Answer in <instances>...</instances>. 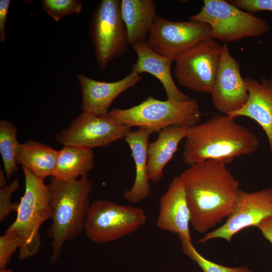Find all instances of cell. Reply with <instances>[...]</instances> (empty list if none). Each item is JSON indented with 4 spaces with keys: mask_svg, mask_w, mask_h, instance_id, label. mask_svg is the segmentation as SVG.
<instances>
[{
    "mask_svg": "<svg viewBox=\"0 0 272 272\" xmlns=\"http://www.w3.org/2000/svg\"><path fill=\"white\" fill-rule=\"evenodd\" d=\"M225 162L208 160L191 165L179 176L194 230L205 233L228 218L235 208L239 182Z\"/></svg>",
    "mask_w": 272,
    "mask_h": 272,
    "instance_id": "1",
    "label": "cell"
},
{
    "mask_svg": "<svg viewBox=\"0 0 272 272\" xmlns=\"http://www.w3.org/2000/svg\"><path fill=\"white\" fill-rule=\"evenodd\" d=\"M235 119L227 114H218L190 126L183 147V162L190 166L215 160L228 164L237 157L255 152L258 139Z\"/></svg>",
    "mask_w": 272,
    "mask_h": 272,
    "instance_id": "2",
    "label": "cell"
},
{
    "mask_svg": "<svg viewBox=\"0 0 272 272\" xmlns=\"http://www.w3.org/2000/svg\"><path fill=\"white\" fill-rule=\"evenodd\" d=\"M47 186L52 213L48 235L52 239L50 263H53L59 258L63 244L84 230L93 186L87 176L70 181L53 177Z\"/></svg>",
    "mask_w": 272,
    "mask_h": 272,
    "instance_id": "3",
    "label": "cell"
},
{
    "mask_svg": "<svg viewBox=\"0 0 272 272\" xmlns=\"http://www.w3.org/2000/svg\"><path fill=\"white\" fill-rule=\"evenodd\" d=\"M25 177V191L19 202L17 217L6 232L15 234L20 245L18 258L26 259L38 253L41 246L40 227L52 215L50 195L44 180L22 166Z\"/></svg>",
    "mask_w": 272,
    "mask_h": 272,
    "instance_id": "4",
    "label": "cell"
},
{
    "mask_svg": "<svg viewBox=\"0 0 272 272\" xmlns=\"http://www.w3.org/2000/svg\"><path fill=\"white\" fill-rule=\"evenodd\" d=\"M108 115L117 122L146 130L149 134L175 125L193 126L201 117L197 100H160L151 96L138 105L126 109L114 108Z\"/></svg>",
    "mask_w": 272,
    "mask_h": 272,
    "instance_id": "5",
    "label": "cell"
},
{
    "mask_svg": "<svg viewBox=\"0 0 272 272\" xmlns=\"http://www.w3.org/2000/svg\"><path fill=\"white\" fill-rule=\"evenodd\" d=\"M200 11L189 20L208 24L211 37L224 43L247 37H258L269 31L263 18L243 10L229 1L204 0Z\"/></svg>",
    "mask_w": 272,
    "mask_h": 272,
    "instance_id": "6",
    "label": "cell"
},
{
    "mask_svg": "<svg viewBox=\"0 0 272 272\" xmlns=\"http://www.w3.org/2000/svg\"><path fill=\"white\" fill-rule=\"evenodd\" d=\"M147 221L143 209L98 199L90 207L84 231L97 244L113 242L137 231Z\"/></svg>",
    "mask_w": 272,
    "mask_h": 272,
    "instance_id": "7",
    "label": "cell"
},
{
    "mask_svg": "<svg viewBox=\"0 0 272 272\" xmlns=\"http://www.w3.org/2000/svg\"><path fill=\"white\" fill-rule=\"evenodd\" d=\"M120 2L102 0L91 18L90 34L101 70L112 60L125 53L128 49L127 33L121 15Z\"/></svg>",
    "mask_w": 272,
    "mask_h": 272,
    "instance_id": "8",
    "label": "cell"
},
{
    "mask_svg": "<svg viewBox=\"0 0 272 272\" xmlns=\"http://www.w3.org/2000/svg\"><path fill=\"white\" fill-rule=\"evenodd\" d=\"M221 46L212 38L202 40L175 60L178 83L192 91L212 93L218 71Z\"/></svg>",
    "mask_w": 272,
    "mask_h": 272,
    "instance_id": "9",
    "label": "cell"
},
{
    "mask_svg": "<svg viewBox=\"0 0 272 272\" xmlns=\"http://www.w3.org/2000/svg\"><path fill=\"white\" fill-rule=\"evenodd\" d=\"M131 128L114 120L107 114L82 112L72 120L70 125L55 135L63 146L90 150L105 148L118 140L124 139Z\"/></svg>",
    "mask_w": 272,
    "mask_h": 272,
    "instance_id": "10",
    "label": "cell"
},
{
    "mask_svg": "<svg viewBox=\"0 0 272 272\" xmlns=\"http://www.w3.org/2000/svg\"><path fill=\"white\" fill-rule=\"evenodd\" d=\"M210 38L211 29L208 24L170 21L156 15L146 44L156 53L175 61L180 54Z\"/></svg>",
    "mask_w": 272,
    "mask_h": 272,
    "instance_id": "11",
    "label": "cell"
},
{
    "mask_svg": "<svg viewBox=\"0 0 272 272\" xmlns=\"http://www.w3.org/2000/svg\"><path fill=\"white\" fill-rule=\"evenodd\" d=\"M272 217V186L259 191L240 190L233 211L226 222L207 233L198 243L222 238L230 242L236 233L249 227H256L263 220Z\"/></svg>",
    "mask_w": 272,
    "mask_h": 272,
    "instance_id": "12",
    "label": "cell"
},
{
    "mask_svg": "<svg viewBox=\"0 0 272 272\" xmlns=\"http://www.w3.org/2000/svg\"><path fill=\"white\" fill-rule=\"evenodd\" d=\"M211 94L214 107L227 115L241 108L248 98L247 84L241 76L240 64L231 55L227 43L221 46L219 66Z\"/></svg>",
    "mask_w": 272,
    "mask_h": 272,
    "instance_id": "13",
    "label": "cell"
},
{
    "mask_svg": "<svg viewBox=\"0 0 272 272\" xmlns=\"http://www.w3.org/2000/svg\"><path fill=\"white\" fill-rule=\"evenodd\" d=\"M156 226L192 241L189 230L190 211L183 183L179 176L173 177L159 199Z\"/></svg>",
    "mask_w": 272,
    "mask_h": 272,
    "instance_id": "14",
    "label": "cell"
},
{
    "mask_svg": "<svg viewBox=\"0 0 272 272\" xmlns=\"http://www.w3.org/2000/svg\"><path fill=\"white\" fill-rule=\"evenodd\" d=\"M82 96L83 111L104 115L114 100L126 90L134 87L142 77L131 71L123 79L113 82L97 81L83 74H78Z\"/></svg>",
    "mask_w": 272,
    "mask_h": 272,
    "instance_id": "15",
    "label": "cell"
},
{
    "mask_svg": "<svg viewBox=\"0 0 272 272\" xmlns=\"http://www.w3.org/2000/svg\"><path fill=\"white\" fill-rule=\"evenodd\" d=\"M244 79L248 100L241 108L228 115L234 118L246 117L256 122L267 137L272 155V79L262 78L260 81L250 77Z\"/></svg>",
    "mask_w": 272,
    "mask_h": 272,
    "instance_id": "16",
    "label": "cell"
},
{
    "mask_svg": "<svg viewBox=\"0 0 272 272\" xmlns=\"http://www.w3.org/2000/svg\"><path fill=\"white\" fill-rule=\"evenodd\" d=\"M131 46L138 55L137 60L132 67V72L138 74L148 73L155 77L162 83L168 100L180 102L189 98L178 89L172 78L171 66L173 60L156 53L146 43Z\"/></svg>",
    "mask_w": 272,
    "mask_h": 272,
    "instance_id": "17",
    "label": "cell"
},
{
    "mask_svg": "<svg viewBox=\"0 0 272 272\" xmlns=\"http://www.w3.org/2000/svg\"><path fill=\"white\" fill-rule=\"evenodd\" d=\"M190 126L175 125L158 132L157 139L148 147L147 174L149 181L159 182L164 169L177 152L180 143L186 138Z\"/></svg>",
    "mask_w": 272,
    "mask_h": 272,
    "instance_id": "18",
    "label": "cell"
},
{
    "mask_svg": "<svg viewBox=\"0 0 272 272\" xmlns=\"http://www.w3.org/2000/svg\"><path fill=\"white\" fill-rule=\"evenodd\" d=\"M150 134L144 129L130 131L124 138L133 159L135 175L132 187L123 192L125 199L138 203L148 197L151 192L147 174L148 147Z\"/></svg>",
    "mask_w": 272,
    "mask_h": 272,
    "instance_id": "19",
    "label": "cell"
},
{
    "mask_svg": "<svg viewBox=\"0 0 272 272\" xmlns=\"http://www.w3.org/2000/svg\"><path fill=\"white\" fill-rule=\"evenodd\" d=\"M153 0H122L121 15L125 25L129 44L146 43L156 16Z\"/></svg>",
    "mask_w": 272,
    "mask_h": 272,
    "instance_id": "20",
    "label": "cell"
},
{
    "mask_svg": "<svg viewBox=\"0 0 272 272\" xmlns=\"http://www.w3.org/2000/svg\"><path fill=\"white\" fill-rule=\"evenodd\" d=\"M58 151L34 140L19 143L16 162L30 170L37 177L44 180L52 176L55 168Z\"/></svg>",
    "mask_w": 272,
    "mask_h": 272,
    "instance_id": "21",
    "label": "cell"
},
{
    "mask_svg": "<svg viewBox=\"0 0 272 272\" xmlns=\"http://www.w3.org/2000/svg\"><path fill=\"white\" fill-rule=\"evenodd\" d=\"M94 159L92 150L63 146L58 151L53 176L60 180L70 181L87 176L94 167Z\"/></svg>",
    "mask_w": 272,
    "mask_h": 272,
    "instance_id": "22",
    "label": "cell"
},
{
    "mask_svg": "<svg viewBox=\"0 0 272 272\" xmlns=\"http://www.w3.org/2000/svg\"><path fill=\"white\" fill-rule=\"evenodd\" d=\"M17 127L8 120H0V153L8 180L18 170L16 154L19 142Z\"/></svg>",
    "mask_w": 272,
    "mask_h": 272,
    "instance_id": "23",
    "label": "cell"
},
{
    "mask_svg": "<svg viewBox=\"0 0 272 272\" xmlns=\"http://www.w3.org/2000/svg\"><path fill=\"white\" fill-rule=\"evenodd\" d=\"M181 248L183 254L195 262L203 272H252L248 267L242 266L231 267L223 266L211 261L202 256L195 249L190 241L179 236Z\"/></svg>",
    "mask_w": 272,
    "mask_h": 272,
    "instance_id": "24",
    "label": "cell"
},
{
    "mask_svg": "<svg viewBox=\"0 0 272 272\" xmlns=\"http://www.w3.org/2000/svg\"><path fill=\"white\" fill-rule=\"evenodd\" d=\"M83 5L79 0H42V9L58 22L72 14H79Z\"/></svg>",
    "mask_w": 272,
    "mask_h": 272,
    "instance_id": "25",
    "label": "cell"
},
{
    "mask_svg": "<svg viewBox=\"0 0 272 272\" xmlns=\"http://www.w3.org/2000/svg\"><path fill=\"white\" fill-rule=\"evenodd\" d=\"M19 180L16 178L10 184L0 188V222H3L13 211H17L19 202H12V196L18 189Z\"/></svg>",
    "mask_w": 272,
    "mask_h": 272,
    "instance_id": "26",
    "label": "cell"
},
{
    "mask_svg": "<svg viewBox=\"0 0 272 272\" xmlns=\"http://www.w3.org/2000/svg\"><path fill=\"white\" fill-rule=\"evenodd\" d=\"M19 245L18 238L12 233L5 232L0 237V270L7 268Z\"/></svg>",
    "mask_w": 272,
    "mask_h": 272,
    "instance_id": "27",
    "label": "cell"
},
{
    "mask_svg": "<svg viewBox=\"0 0 272 272\" xmlns=\"http://www.w3.org/2000/svg\"><path fill=\"white\" fill-rule=\"evenodd\" d=\"M229 2L251 14L263 11H272V0H232Z\"/></svg>",
    "mask_w": 272,
    "mask_h": 272,
    "instance_id": "28",
    "label": "cell"
},
{
    "mask_svg": "<svg viewBox=\"0 0 272 272\" xmlns=\"http://www.w3.org/2000/svg\"><path fill=\"white\" fill-rule=\"evenodd\" d=\"M11 0L0 1V42L6 40L5 27Z\"/></svg>",
    "mask_w": 272,
    "mask_h": 272,
    "instance_id": "29",
    "label": "cell"
},
{
    "mask_svg": "<svg viewBox=\"0 0 272 272\" xmlns=\"http://www.w3.org/2000/svg\"><path fill=\"white\" fill-rule=\"evenodd\" d=\"M263 237L272 244V217L263 220L257 226Z\"/></svg>",
    "mask_w": 272,
    "mask_h": 272,
    "instance_id": "30",
    "label": "cell"
},
{
    "mask_svg": "<svg viewBox=\"0 0 272 272\" xmlns=\"http://www.w3.org/2000/svg\"><path fill=\"white\" fill-rule=\"evenodd\" d=\"M4 169L0 170V187L3 188L7 185V177L5 174Z\"/></svg>",
    "mask_w": 272,
    "mask_h": 272,
    "instance_id": "31",
    "label": "cell"
},
{
    "mask_svg": "<svg viewBox=\"0 0 272 272\" xmlns=\"http://www.w3.org/2000/svg\"><path fill=\"white\" fill-rule=\"evenodd\" d=\"M0 272H13L12 269H7V268L0 270Z\"/></svg>",
    "mask_w": 272,
    "mask_h": 272,
    "instance_id": "32",
    "label": "cell"
}]
</instances>
